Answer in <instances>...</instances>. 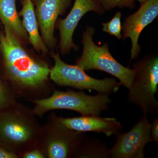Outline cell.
Returning <instances> with one entry per match:
<instances>
[{
	"instance_id": "obj_19",
	"label": "cell",
	"mask_w": 158,
	"mask_h": 158,
	"mask_svg": "<svg viewBox=\"0 0 158 158\" xmlns=\"http://www.w3.org/2000/svg\"><path fill=\"white\" fill-rule=\"evenodd\" d=\"M22 158H46L45 155L39 147L31 150L25 153Z\"/></svg>"
},
{
	"instance_id": "obj_14",
	"label": "cell",
	"mask_w": 158,
	"mask_h": 158,
	"mask_svg": "<svg viewBox=\"0 0 158 158\" xmlns=\"http://www.w3.org/2000/svg\"><path fill=\"white\" fill-rule=\"evenodd\" d=\"M16 0H0V22L4 28L19 38L27 40L28 36L16 9Z\"/></svg>"
},
{
	"instance_id": "obj_7",
	"label": "cell",
	"mask_w": 158,
	"mask_h": 158,
	"mask_svg": "<svg viewBox=\"0 0 158 158\" xmlns=\"http://www.w3.org/2000/svg\"><path fill=\"white\" fill-rule=\"evenodd\" d=\"M85 136V132L65 127L53 113L42 126L39 148L46 158H72Z\"/></svg>"
},
{
	"instance_id": "obj_23",
	"label": "cell",
	"mask_w": 158,
	"mask_h": 158,
	"mask_svg": "<svg viewBox=\"0 0 158 158\" xmlns=\"http://www.w3.org/2000/svg\"><path fill=\"white\" fill-rule=\"evenodd\" d=\"M1 25H2V23H1V22H0V26H1Z\"/></svg>"
},
{
	"instance_id": "obj_22",
	"label": "cell",
	"mask_w": 158,
	"mask_h": 158,
	"mask_svg": "<svg viewBox=\"0 0 158 158\" xmlns=\"http://www.w3.org/2000/svg\"><path fill=\"white\" fill-rule=\"evenodd\" d=\"M135 1H138V2H139V3H140L141 5H142V4H144L145 2H146L147 0H135Z\"/></svg>"
},
{
	"instance_id": "obj_6",
	"label": "cell",
	"mask_w": 158,
	"mask_h": 158,
	"mask_svg": "<svg viewBox=\"0 0 158 158\" xmlns=\"http://www.w3.org/2000/svg\"><path fill=\"white\" fill-rule=\"evenodd\" d=\"M52 56L55 64L50 69L49 77L59 86L94 90L98 93L109 94L117 92L121 85L113 78L100 80L90 77L77 65L63 62L58 52L52 54Z\"/></svg>"
},
{
	"instance_id": "obj_2",
	"label": "cell",
	"mask_w": 158,
	"mask_h": 158,
	"mask_svg": "<svg viewBox=\"0 0 158 158\" xmlns=\"http://www.w3.org/2000/svg\"><path fill=\"white\" fill-rule=\"evenodd\" d=\"M33 110L17 101L0 110V146L21 158L39 147L42 133Z\"/></svg>"
},
{
	"instance_id": "obj_8",
	"label": "cell",
	"mask_w": 158,
	"mask_h": 158,
	"mask_svg": "<svg viewBox=\"0 0 158 158\" xmlns=\"http://www.w3.org/2000/svg\"><path fill=\"white\" fill-rule=\"evenodd\" d=\"M151 126L147 115L143 114L141 119L127 132H119L116 135V143L110 149V158L145 157L144 147L153 141Z\"/></svg>"
},
{
	"instance_id": "obj_1",
	"label": "cell",
	"mask_w": 158,
	"mask_h": 158,
	"mask_svg": "<svg viewBox=\"0 0 158 158\" xmlns=\"http://www.w3.org/2000/svg\"><path fill=\"white\" fill-rule=\"evenodd\" d=\"M19 40L7 29L0 31V50L9 88L16 97L31 101L48 97L53 90L48 85L50 68L29 54Z\"/></svg>"
},
{
	"instance_id": "obj_17",
	"label": "cell",
	"mask_w": 158,
	"mask_h": 158,
	"mask_svg": "<svg viewBox=\"0 0 158 158\" xmlns=\"http://www.w3.org/2000/svg\"><path fill=\"white\" fill-rule=\"evenodd\" d=\"M16 97L8 85L0 80V110L16 102Z\"/></svg>"
},
{
	"instance_id": "obj_15",
	"label": "cell",
	"mask_w": 158,
	"mask_h": 158,
	"mask_svg": "<svg viewBox=\"0 0 158 158\" xmlns=\"http://www.w3.org/2000/svg\"><path fill=\"white\" fill-rule=\"evenodd\" d=\"M73 157L110 158V149L98 139L88 138L85 136L77 148Z\"/></svg>"
},
{
	"instance_id": "obj_4",
	"label": "cell",
	"mask_w": 158,
	"mask_h": 158,
	"mask_svg": "<svg viewBox=\"0 0 158 158\" xmlns=\"http://www.w3.org/2000/svg\"><path fill=\"white\" fill-rule=\"evenodd\" d=\"M94 33L93 27L87 26L83 34V52L76 65L85 71L97 69L110 73L129 90L135 78V69L125 67L116 61L110 53L107 43L97 45L93 39Z\"/></svg>"
},
{
	"instance_id": "obj_20",
	"label": "cell",
	"mask_w": 158,
	"mask_h": 158,
	"mask_svg": "<svg viewBox=\"0 0 158 158\" xmlns=\"http://www.w3.org/2000/svg\"><path fill=\"white\" fill-rule=\"evenodd\" d=\"M151 135L153 141L155 142L156 145L158 144V118H154L152 124Z\"/></svg>"
},
{
	"instance_id": "obj_3",
	"label": "cell",
	"mask_w": 158,
	"mask_h": 158,
	"mask_svg": "<svg viewBox=\"0 0 158 158\" xmlns=\"http://www.w3.org/2000/svg\"><path fill=\"white\" fill-rule=\"evenodd\" d=\"M109 95L98 93L92 96L70 89L66 91L54 90L50 96L32 101L33 112L36 116H42L51 110L64 109L78 112L82 116H99L108 110L111 103Z\"/></svg>"
},
{
	"instance_id": "obj_21",
	"label": "cell",
	"mask_w": 158,
	"mask_h": 158,
	"mask_svg": "<svg viewBox=\"0 0 158 158\" xmlns=\"http://www.w3.org/2000/svg\"><path fill=\"white\" fill-rule=\"evenodd\" d=\"M0 158H18L17 155L0 146Z\"/></svg>"
},
{
	"instance_id": "obj_13",
	"label": "cell",
	"mask_w": 158,
	"mask_h": 158,
	"mask_svg": "<svg viewBox=\"0 0 158 158\" xmlns=\"http://www.w3.org/2000/svg\"><path fill=\"white\" fill-rule=\"evenodd\" d=\"M21 2L22 7L19 14L23 17V26L28 34L30 43L39 52L47 53V46L44 43L40 33L33 0H22Z\"/></svg>"
},
{
	"instance_id": "obj_10",
	"label": "cell",
	"mask_w": 158,
	"mask_h": 158,
	"mask_svg": "<svg viewBox=\"0 0 158 158\" xmlns=\"http://www.w3.org/2000/svg\"><path fill=\"white\" fill-rule=\"evenodd\" d=\"M158 15V0H147L135 12L125 19L122 26L123 39L131 41V60L136 59L141 52L138 44L139 36L143 29L152 22Z\"/></svg>"
},
{
	"instance_id": "obj_9",
	"label": "cell",
	"mask_w": 158,
	"mask_h": 158,
	"mask_svg": "<svg viewBox=\"0 0 158 158\" xmlns=\"http://www.w3.org/2000/svg\"><path fill=\"white\" fill-rule=\"evenodd\" d=\"M90 11L100 15L105 11L98 0H75L68 15L64 19L58 21L57 28L60 34L59 49L62 55L68 53L72 49H77L78 46L74 43L73 39V33L81 19Z\"/></svg>"
},
{
	"instance_id": "obj_5",
	"label": "cell",
	"mask_w": 158,
	"mask_h": 158,
	"mask_svg": "<svg viewBox=\"0 0 158 158\" xmlns=\"http://www.w3.org/2000/svg\"><path fill=\"white\" fill-rule=\"evenodd\" d=\"M135 77L129 89L128 100L140 108L143 114H154L158 111V57L149 56L133 64Z\"/></svg>"
},
{
	"instance_id": "obj_18",
	"label": "cell",
	"mask_w": 158,
	"mask_h": 158,
	"mask_svg": "<svg viewBox=\"0 0 158 158\" xmlns=\"http://www.w3.org/2000/svg\"><path fill=\"white\" fill-rule=\"evenodd\" d=\"M105 11L118 7L134 9L135 6V0H98Z\"/></svg>"
},
{
	"instance_id": "obj_12",
	"label": "cell",
	"mask_w": 158,
	"mask_h": 158,
	"mask_svg": "<svg viewBox=\"0 0 158 158\" xmlns=\"http://www.w3.org/2000/svg\"><path fill=\"white\" fill-rule=\"evenodd\" d=\"M59 121L70 129L81 132H93L104 134L108 137L116 135L123 126L115 118H102L98 116H82L63 118L58 116Z\"/></svg>"
},
{
	"instance_id": "obj_16",
	"label": "cell",
	"mask_w": 158,
	"mask_h": 158,
	"mask_svg": "<svg viewBox=\"0 0 158 158\" xmlns=\"http://www.w3.org/2000/svg\"><path fill=\"white\" fill-rule=\"evenodd\" d=\"M121 12L117 11L115 16L110 22L102 23V31L115 36L118 40L121 39L122 37L121 34Z\"/></svg>"
},
{
	"instance_id": "obj_11",
	"label": "cell",
	"mask_w": 158,
	"mask_h": 158,
	"mask_svg": "<svg viewBox=\"0 0 158 158\" xmlns=\"http://www.w3.org/2000/svg\"><path fill=\"white\" fill-rule=\"evenodd\" d=\"M41 37L46 45H56L55 27L59 15L64 14L72 0H33Z\"/></svg>"
}]
</instances>
